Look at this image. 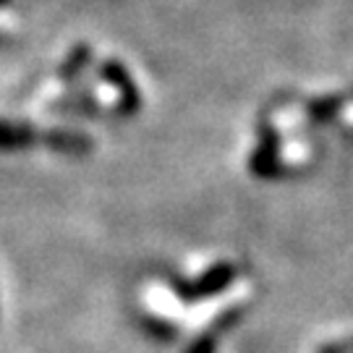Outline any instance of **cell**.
Returning <instances> with one entry per match:
<instances>
[{
  "label": "cell",
  "instance_id": "12",
  "mask_svg": "<svg viewBox=\"0 0 353 353\" xmlns=\"http://www.w3.org/2000/svg\"><path fill=\"white\" fill-rule=\"evenodd\" d=\"M0 3H3V0H0Z\"/></svg>",
  "mask_w": 353,
  "mask_h": 353
},
{
  "label": "cell",
  "instance_id": "2",
  "mask_svg": "<svg viewBox=\"0 0 353 353\" xmlns=\"http://www.w3.org/2000/svg\"><path fill=\"white\" fill-rule=\"evenodd\" d=\"M100 76L105 79L108 87H113L118 92V113L121 115H134L141 105L139 87L131 81V76L118 61H105L100 65Z\"/></svg>",
  "mask_w": 353,
  "mask_h": 353
},
{
  "label": "cell",
  "instance_id": "7",
  "mask_svg": "<svg viewBox=\"0 0 353 353\" xmlns=\"http://www.w3.org/2000/svg\"><path fill=\"white\" fill-rule=\"evenodd\" d=\"M141 325H144V330L150 332L152 338H157V341H176L178 330L173 327V325H168L165 319H152V316H147V319H141Z\"/></svg>",
  "mask_w": 353,
  "mask_h": 353
},
{
  "label": "cell",
  "instance_id": "3",
  "mask_svg": "<svg viewBox=\"0 0 353 353\" xmlns=\"http://www.w3.org/2000/svg\"><path fill=\"white\" fill-rule=\"evenodd\" d=\"M249 170L256 178H278L283 176V163H280V137L272 128H262L259 144L249 157Z\"/></svg>",
  "mask_w": 353,
  "mask_h": 353
},
{
  "label": "cell",
  "instance_id": "10",
  "mask_svg": "<svg viewBox=\"0 0 353 353\" xmlns=\"http://www.w3.org/2000/svg\"><path fill=\"white\" fill-rule=\"evenodd\" d=\"M316 353H343V348H341V343H330V345H322Z\"/></svg>",
  "mask_w": 353,
  "mask_h": 353
},
{
  "label": "cell",
  "instance_id": "6",
  "mask_svg": "<svg viewBox=\"0 0 353 353\" xmlns=\"http://www.w3.org/2000/svg\"><path fill=\"white\" fill-rule=\"evenodd\" d=\"M89 58H92V50H89V45H76L74 50H71V55L65 58V63L61 65L58 76H61L63 81H71V79H76V76L81 74V68L87 65Z\"/></svg>",
  "mask_w": 353,
  "mask_h": 353
},
{
  "label": "cell",
  "instance_id": "4",
  "mask_svg": "<svg viewBox=\"0 0 353 353\" xmlns=\"http://www.w3.org/2000/svg\"><path fill=\"white\" fill-rule=\"evenodd\" d=\"M48 150L58 152V154H71V157H81L94 150V141L89 139L81 131H68V128H55V131H45L42 141Z\"/></svg>",
  "mask_w": 353,
  "mask_h": 353
},
{
  "label": "cell",
  "instance_id": "11",
  "mask_svg": "<svg viewBox=\"0 0 353 353\" xmlns=\"http://www.w3.org/2000/svg\"><path fill=\"white\" fill-rule=\"evenodd\" d=\"M341 348H343V353H353V338H351V341L341 343Z\"/></svg>",
  "mask_w": 353,
  "mask_h": 353
},
{
  "label": "cell",
  "instance_id": "5",
  "mask_svg": "<svg viewBox=\"0 0 353 353\" xmlns=\"http://www.w3.org/2000/svg\"><path fill=\"white\" fill-rule=\"evenodd\" d=\"M39 141H42V134L29 123L0 121V152H21L37 147Z\"/></svg>",
  "mask_w": 353,
  "mask_h": 353
},
{
  "label": "cell",
  "instance_id": "1",
  "mask_svg": "<svg viewBox=\"0 0 353 353\" xmlns=\"http://www.w3.org/2000/svg\"><path fill=\"white\" fill-rule=\"evenodd\" d=\"M236 275H239V270L230 265V262H217V265L207 267L199 278L173 280V290H176L178 299L186 303L207 301V299H214L223 290L230 288Z\"/></svg>",
  "mask_w": 353,
  "mask_h": 353
},
{
  "label": "cell",
  "instance_id": "9",
  "mask_svg": "<svg viewBox=\"0 0 353 353\" xmlns=\"http://www.w3.org/2000/svg\"><path fill=\"white\" fill-rule=\"evenodd\" d=\"M214 351H217V341H214L212 332H204V335H199V338H196V341L186 348V353H214Z\"/></svg>",
  "mask_w": 353,
  "mask_h": 353
},
{
  "label": "cell",
  "instance_id": "8",
  "mask_svg": "<svg viewBox=\"0 0 353 353\" xmlns=\"http://www.w3.org/2000/svg\"><path fill=\"white\" fill-rule=\"evenodd\" d=\"M338 110H341V100H338V97L316 100V102H312V108H309L312 118H316V121H327V118H332Z\"/></svg>",
  "mask_w": 353,
  "mask_h": 353
}]
</instances>
